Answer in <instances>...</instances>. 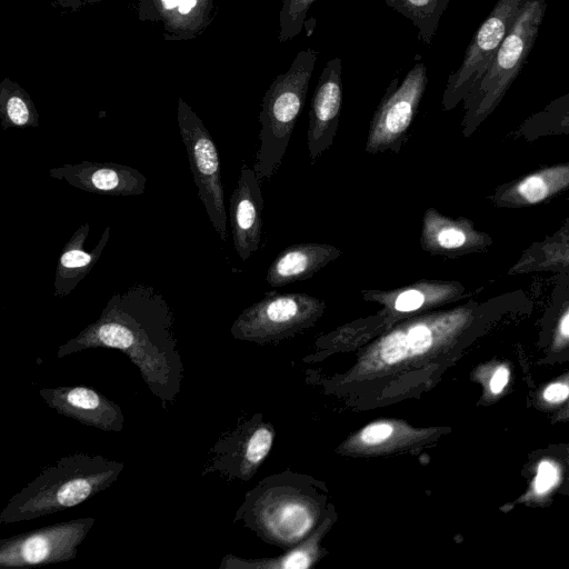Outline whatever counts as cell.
Returning a JSON list of instances; mask_svg holds the SVG:
<instances>
[{"mask_svg":"<svg viewBox=\"0 0 569 569\" xmlns=\"http://www.w3.org/2000/svg\"><path fill=\"white\" fill-rule=\"evenodd\" d=\"M99 347L128 356L162 409L176 401L181 391L183 363L173 312L157 289L139 283L113 296L100 318L60 346L57 357Z\"/></svg>","mask_w":569,"mask_h":569,"instance_id":"1","label":"cell"},{"mask_svg":"<svg viewBox=\"0 0 569 569\" xmlns=\"http://www.w3.org/2000/svg\"><path fill=\"white\" fill-rule=\"evenodd\" d=\"M320 515L321 498L313 479L286 469L247 491L233 521L284 551L312 533Z\"/></svg>","mask_w":569,"mask_h":569,"instance_id":"2","label":"cell"},{"mask_svg":"<svg viewBox=\"0 0 569 569\" xmlns=\"http://www.w3.org/2000/svg\"><path fill=\"white\" fill-rule=\"evenodd\" d=\"M123 462L100 455L69 453L13 495L0 512V525L32 520L82 503L114 483Z\"/></svg>","mask_w":569,"mask_h":569,"instance_id":"3","label":"cell"},{"mask_svg":"<svg viewBox=\"0 0 569 569\" xmlns=\"http://www.w3.org/2000/svg\"><path fill=\"white\" fill-rule=\"evenodd\" d=\"M318 51H299L288 70L278 74L266 91L259 121L260 147L253 171L258 179H270L282 162L293 128L303 109Z\"/></svg>","mask_w":569,"mask_h":569,"instance_id":"4","label":"cell"},{"mask_svg":"<svg viewBox=\"0 0 569 569\" xmlns=\"http://www.w3.org/2000/svg\"><path fill=\"white\" fill-rule=\"evenodd\" d=\"M547 9L546 0H527L486 72L462 99L468 137L498 107L531 52Z\"/></svg>","mask_w":569,"mask_h":569,"instance_id":"5","label":"cell"},{"mask_svg":"<svg viewBox=\"0 0 569 569\" xmlns=\"http://www.w3.org/2000/svg\"><path fill=\"white\" fill-rule=\"evenodd\" d=\"M325 307L307 293L269 291L236 318L230 332L238 340L274 345L313 326Z\"/></svg>","mask_w":569,"mask_h":569,"instance_id":"6","label":"cell"},{"mask_svg":"<svg viewBox=\"0 0 569 569\" xmlns=\"http://www.w3.org/2000/svg\"><path fill=\"white\" fill-rule=\"evenodd\" d=\"M177 122L199 199L219 238L224 242L228 238L227 210L217 146L202 120L182 98L177 103Z\"/></svg>","mask_w":569,"mask_h":569,"instance_id":"7","label":"cell"},{"mask_svg":"<svg viewBox=\"0 0 569 569\" xmlns=\"http://www.w3.org/2000/svg\"><path fill=\"white\" fill-rule=\"evenodd\" d=\"M427 84L428 71L421 60L413 64L400 84L398 78L391 80L371 119L365 146L367 153L400 150Z\"/></svg>","mask_w":569,"mask_h":569,"instance_id":"8","label":"cell"},{"mask_svg":"<svg viewBox=\"0 0 569 569\" xmlns=\"http://www.w3.org/2000/svg\"><path fill=\"white\" fill-rule=\"evenodd\" d=\"M94 521L92 517L77 518L0 539V569L73 560Z\"/></svg>","mask_w":569,"mask_h":569,"instance_id":"9","label":"cell"},{"mask_svg":"<svg viewBox=\"0 0 569 569\" xmlns=\"http://www.w3.org/2000/svg\"><path fill=\"white\" fill-rule=\"evenodd\" d=\"M526 2L527 0L497 1L471 38L460 67L448 77L442 96L443 110L456 108L482 77Z\"/></svg>","mask_w":569,"mask_h":569,"instance_id":"10","label":"cell"},{"mask_svg":"<svg viewBox=\"0 0 569 569\" xmlns=\"http://www.w3.org/2000/svg\"><path fill=\"white\" fill-rule=\"evenodd\" d=\"M276 429L260 412L241 420L209 450L201 475L219 473L228 480L249 481L270 453Z\"/></svg>","mask_w":569,"mask_h":569,"instance_id":"11","label":"cell"},{"mask_svg":"<svg viewBox=\"0 0 569 569\" xmlns=\"http://www.w3.org/2000/svg\"><path fill=\"white\" fill-rule=\"evenodd\" d=\"M342 61L339 57L323 67L309 110L307 146L315 162L329 149L336 137L342 103Z\"/></svg>","mask_w":569,"mask_h":569,"instance_id":"12","label":"cell"},{"mask_svg":"<svg viewBox=\"0 0 569 569\" xmlns=\"http://www.w3.org/2000/svg\"><path fill=\"white\" fill-rule=\"evenodd\" d=\"M39 395L58 413L103 431L119 432L124 417L121 408L98 390L86 386L42 388Z\"/></svg>","mask_w":569,"mask_h":569,"instance_id":"13","label":"cell"},{"mask_svg":"<svg viewBox=\"0 0 569 569\" xmlns=\"http://www.w3.org/2000/svg\"><path fill=\"white\" fill-rule=\"evenodd\" d=\"M263 197L260 180L242 163L237 186L229 200L233 247L242 261L259 248L263 227Z\"/></svg>","mask_w":569,"mask_h":569,"instance_id":"14","label":"cell"},{"mask_svg":"<svg viewBox=\"0 0 569 569\" xmlns=\"http://www.w3.org/2000/svg\"><path fill=\"white\" fill-rule=\"evenodd\" d=\"M491 244V237L478 231L470 219L450 218L441 214L435 208L425 211L420 246L426 252L456 258L486 251Z\"/></svg>","mask_w":569,"mask_h":569,"instance_id":"15","label":"cell"},{"mask_svg":"<svg viewBox=\"0 0 569 569\" xmlns=\"http://www.w3.org/2000/svg\"><path fill=\"white\" fill-rule=\"evenodd\" d=\"M141 21L159 22L169 41L191 40L202 34L217 9L213 0H137Z\"/></svg>","mask_w":569,"mask_h":569,"instance_id":"16","label":"cell"},{"mask_svg":"<svg viewBox=\"0 0 569 569\" xmlns=\"http://www.w3.org/2000/svg\"><path fill=\"white\" fill-rule=\"evenodd\" d=\"M365 299L380 302L397 313H411L425 308L455 301L466 293V288L453 280H419L390 289L362 290Z\"/></svg>","mask_w":569,"mask_h":569,"instance_id":"17","label":"cell"},{"mask_svg":"<svg viewBox=\"0 0 569 569\" xmlns=\"http://www.w3.org/2000/svg\"><path fill=\"white\" fill-rule=\"evenodd\" d=\"M341 251L328 243H297L284 248L268 268L266 281L273 288L311 278Z\"/></svg>","mask_w":569,"mask_h":569,"instance_id":"18","label":"cell"},{"mask_svg":"<svg viewBox=\"0 0 569 569\" xmlns=\"http://www.w3.org/2000/svg\"><path fill=\"white\" fill-rule=\"evenodd\" d=\"M569 186V164L559 163L530 172L497 190L499 207L521 208L551 199Z\"/></svg>","mask_w":569,"mask_h":569,"instance_id":"19","label":"cell"},{"mask_svg":"<svg viewBox=\"0 0 569 569\" xmlns=\"http://www.w3.org/2000/svg\"><path fill=\"white\" fill-rule=\"evenodd\" d=\"M459 309L436 316L431 321L418 320L391 331L383 337L380 345L382 360L392 365L427 352L433 343L435 331L452 319Z\"/></svg>","mask_w":569,"mask_h":569,"instance_id":"20","label":"cell"},{"mask_svg":"<svg viewBox=\"0 0 569 569\" xmlns=\"http://www.w3.org/2000/svg\"><path fill=\"white\" fill-rule=\"evenodd\" d=\"M323 533L320 526L305 540L284 550L282 555L268 558L244 559L232 553L226 555L219 566L220 569H308L315 565L319 557V541Z\"/></svg>","mask_w":569,"mask_h":569,"instance_id":"21","label":"cell"},{"mask_svg":"<svg viewBox=\"0 0 569 569\" xmlns=\"http://www.w3.org/2000/svg\"><path fill=\"white\" fill-rule=\"evenodd\" d=\"M450 0H385V2L409 19L418 31V39L430 46L439 21Z\"/></svg>","mask_w":569,"mask_h":569,"instance_id":"22","label":"cell"},{"mask_svg":"<svg viewBox=\"0 0 569 569\" xmlns=\"http://www.w3.org/2000/svg\"><path fill=\"white\" fill-rule=\"evenodd\" d=\"M0 114L14 126H26L37 117L27 91L10 78L0 82Z\"/></svg>","mask_w":569,"mask_h":569,"instance_id":"23","label":"cell"},{"mask_svg":"<svg viewBox=\"0 0 569 569\" xmlns=\"http://www.w3.org/2000/svg\"><path fill=\"white\" fill-rule=\"evenodd\" d=\"M316 0H282L279 12L278 40L283 43L299 36L307 18V12Z\"/></svg>","mask_w":569,"mask_h":569,"instance_id":"24","label":"cell"},{"mask_svg":"<svg viewBox=\"0 0 569 569\" xmlns=\"http://www.w3.org/2000/svg\"><path fill=\"white\" fill-rule=\"evenodd\" d=\"M558 480V470L550 461H541L536 476L535 489L537 493H545Z\"/></svg>","mask_w":569,"mask_h":569,"instance_id":"25","label":"cell"},{"mask_svg":"<svg viewBox=\"0 0 569 569\" xmlns=\"http://www.w3.org/2000/svg\"><path fill=\"white\" fill-rule=\"evenodd\" d=\"M393 427L389 423L377 422L368 426L361 432V440L367 445H377L391 436Z\"/></svg>","mask_w":569,"mask_h":569,"instance_id":"26","label":"cell"},{"mask_svg":"<svg viewBox=\"0 0 569 569\" xmlns=\"http://www.w3.org/2000/svg\"><path fill=\"white\" fill-rule=\"evenodd\" d=\"M96 256L87 253L80 249L69 250L60 258V263L64 268H83L92 263Z\"/></svg>","mask_w":569,"mask_h":569,"instance_id":"27","label":"cell"},{"mask_svg":"<svg viewBox=\"0 0 569 569\" xmlns=\"http://www.w3.org/2000/svg\"><path fill=\"white\" fill-rule=\"evenodd\" d=\"M569 388L566 383H552L546 388L543 392V398L548 402L559 403L565 401L568 398Z\"/></svg>","mask_w":569,"mask_h":569,"instance_id":"28","label":"cell"},{"mask_svg":"<svg viewBox=\"0 0 569 569\" xmlns=\"http://www.w3.org/2000/svg\"><path fill=\"white\" fill-rule=\"evenodd\" d=\"M509 379V370L506 367H500L493 373L490 380V389L493 393H499L505 386L507 385Z\"/></svg>","mask_w":569,"mask_h":569,"instance_id":"29","label":"cell"},{"mask_svg":"<svg viewBox=\"0 0 569 569\" xmlns=\"http://www.w3.org/2000/svg\"><path fill=\"white\" fill-rule=\"evenodd\" d=\"M56 6L71 12L79 11L83 6L101 0H53Z\"/></svg>","mask_w":569,"mask_h":569,"instance_id":"30","label":"cell"},{"mask_svg":"<svg viewBox=\"0 0 569 569\" xmlns=\"http://www.w3.org/2000/svg\"><path fill=\"white\" fill-rule=\"evenodd\" d=\"M558 331L563 339H567L569 336V309L565 308L562 315L560 316Z\"/></svg>","mask_w":569,"mask_h":569,"instance_id":"31","label":"cell"}]
</instances>
